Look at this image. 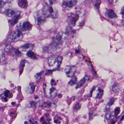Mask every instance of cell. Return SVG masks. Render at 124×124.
I'll return each mask as SVG.
<instances>
[{
	"label": "cell",
	"instance_id": "obj_1",
	"mask_svg": "<svg viewBox=\"0 0 124 124\" xmlns=\"http://www.w3.org/2000/svg\"><path fill=\"white\" fill-rule=\"evenodd\" d=\"M63 42L62 34L60 33L56 34L53 38L51 43L47 47V51L49 53L59 52L62 49Z\"/></svg>",
	"mask_w": 124,
	"mask_h": 124
},
{
	"label": "cell",
	"instance_id": "obj_2",
	"mask_svg": "<svg viewBox=\"0 0 124 124\" xmlns=\"http://www.w3.org/2000/svg\"><path fill=\"white\" fill-rule=\"evenodd\" d=\"M41 11L46 18L50 17L55 19L57 18L59 16L58 11L52 6H49L46 5L44 7Z\"/></svg>",
	"mask_w": 124,
	"mask_h": 124
},
{
	"label": "cell",
	"instance_id": "obj_3",
	"mask_svg": "<svg viewBox=\"0 0 124 124\" xmlns=\"http://www.w3.org/2000/svg\"><path fill=\"white\" fill-rule=\"evenodd\" d=\"M23 38V34L21 31L17 30L13 31L8 37L9 42H15L21 40Z\"/></svg>",
	"mask_w": 124,
	"mask_h": 124
},
{
	"label": "cell",
	"instance_id": "obj_4",
	"mask_svg": "<svg viewBox=\"0 0 124 124\" xmlns=\"http://www.w3.org/2000/svg\"><path fill=\"white\" fill-rule=\"evenodd\" d=\"M79 18V16L77 14L71 13L68 15L67 22L69 25L71 27H74L76 24Z\"/></svg>",
	"mask_w": 124,
	"mask_h": 124
},
{
	"label": "cell",
	"instance_id": "obj_5",
	"mask_svg": "<svg viewBox=\"0 0 124 124\" xmlns=\"http://www.w3.org/2000/svg\"><path fill=\"white\" fill-rule=\"evenodd\" d=\"M77 70V67L73 66H67L65 68V72L69 78L74 76Z\"/></svg>",
	"mask_w": 124,
	"mask_h": 124
},
{
	"label": "cell",
	"instance_id": "obj_6",
	"mask_svg": "<svg viewBox=\"0 0 124 124\" xmlns=\"http://www.w3.org/2000/svg\"><path fill=\"white\" fill-rule=\"evenodd\" d=\"M46 17L43 14L42 11L36 13L35 17L36 23L39 25H41L44 24L46 22Z\"/></svg>",
	"mask_w": 124,
	"mask_h": 124
},
{
	"label": "cell",
	"instance_id": "obj_7",
	"mask_svg": "<svg viewBox=\"0 0 124 124\" xmlns=\"http://www.w3.org/2000/svg\"><path fill=\"white\" fill-rule=\"evenodd\" d=\"M34 44H25L20 47L19 50L21 51L28 52L32 51L34 48Z\"/></svg>",
	"mask_w": 124,
	"mask_h": 124
},
{
	"label": "cell",
	"instance_id": "obj_8",
	"mask_svg": "<svg viewBox=\"0 0 124 124\" xmlns=\"http://www.w3.org/2000/svg\"><path fill=\"white\" fill-rule=\"evenodd\" d=\"M77 2L75 0H66L63 2L62 4L65 8H70L75 6Z\"/></svg>",
	"mask_w": 124,
	"mask_h": 124
},
{
	"label": "cell",
	"instance_id": "obj_9",
	"mask_svg": "<svg viewBox=\"0 0 124 124\" xmlns=\"http://www.w3.org/2000/svg\"><path fill=\"white\" fill-rule=\"evenodd\" d=\"M4 14L8 17H12L20 14V13L19 12L15 11L13 9H7L4 12Z\"/></svg>",
	"mask_w": 124,
	"mask_h": 124
},
{
	"label": "cell",
	"instance_id": "obj_10",
	"mask_svg": "<svg viewBox=\"0 0 124 124\" xmlns=\"http://www.w3.org/2000/svg\"><path fill=\"white\" fill-rule=\"evenodd\" d=\"M32 27V25L29 22H23L21 25V29L24 31H30Z\"/></svg>",
	"mask_w": 124,
	"mask_h": 124
},
{
	"label": "cell",
	"instance_id": "obj_11",
	"mask_svg": "<svg viewBox=\"0 0 124 124\" xmlns=\"http://www.w3.org/2000/svg\"><path fill=\"white\" fill-rule=\"evenodd\" d=\"M48 63L49 67H53L57 63V57L52 56L48 59Z\"/></svg>",
	"mask_w": 124,
	"mask_h": 124
},
{
	"label": "cell",
	"instance_id": "obj_12",
	"mask_svg": "<svg viewBox=\"0 0 124 124\" xmlns=\"http://www.w3.org/2000/svg\"><path fill=\"white\" fill-rule=\"evenodd\" d=\"M105 14L106 17L110 19H113V18H116L117 17L116 15V14L114 11L112 9L107 10Z\"/></svg>",
	"mask_w": 124,
	"mask_h": 124
},
{
	"label": "cell",
	"instance_id": "obj_13",
	"mask_svg": "<svg viewBox=\"0 0 124 124\" xmlns=\"http://www.w3.org/2000/svg\"><path fill=\"white\" fill-rule=\"evenodd\" d=\"M75 33V31L72 27L68 25L66 28L65 34L69 36H73Z\"/></svg>",
	"mask_w": 124,
	"mask_h": 124
},
{
	"label": "cell",
	"instance_id": "obj_14",
	"mask_svg": "<svg viewBox=\"0 0 124 124\" xmlns=\"http://www.w3.org/2000/svg\"><path fill=\"white\" fill-rule=\"evenodd\" d=\"M89 77L87 76H85L83 79L80 80V81L77 84L76 89H78L79 88H81L84 85L85 82L87 80H88Z\"/></svg>",
	"mask_w": 124,
	"mask_h": 124
},
{
	"label": "cell",
	"instance_id": "obj_15",
	"mask_svg": "<svg viewBox=\"0 0 124 124\" xmlns=\"http://www.w3.org/2000/svg\"><path fill=\"white\" fill-rule=\"evenodd\" d=\"M20 17V14L16 15L15 17H12L11 19L9 20V23L12 25H14L18 22L19 18Z\"/></svg>",
	"mask_w": 124,
	"mask_h": 124
},
{
	"label": "cell",
	"instance_id": "obj_16",
	"mask_svg": "<svg viewBox=\"0 0 124 124\" xmlns=\"http://www.w3.org/2000/svg\"><path fill=\"white\" fill-rule=\"evenodd\" d=\"M18 4L20 7L24 8L27 6V0H19Z\"/></svg>",
	"mask_w": 124,
	"mask_h": 124
},
{
	"label": "cell",
	"instance_id": "obj_17",
	"mask_svg": "<svg viewBox=\"0 0 124 124\" xmlns=\"http://www.w3.org/2000/svg\"><path fill=\"white\" fill-rule=\"evenodd\" d=\"M57 91L56 89L54 87H52L50 90V94L51 97L54 98L57 94Z\"/></svg>",
	"mask_w": 124,
	"mask_h": 124
},
{
	"label": "cell",
	"instance_id": "obj_18",
	"mask_svg": "<svg viewBox=\"0 0 124 124\" xmlns=\"http://www.w3.org/2000/svg\"><path fill=\"white\" fill-rule=\"evenodd\" d=\"M77 82V78L76 76H73L71 77V79L69 82L68 84L70 86L75 85Z\"/></svg>",
	"mask_w": 124,
	"mask_h": 124
},
{
	"label": "cell",
	"instance_id": "obj_19",
	"mask_svg": "<svg viewBox=\"0 0 124 124\" xmlns=\"http://www.w3.org/2000/svg\"><path fill=\"white\" fill-rule=\"evenodd\" d=\"M46 5L49 6H52L55 3L56 0H44Z\"/></svg>",
	"mask_w": 124,
	"mask_h": 124
},
{
	"label": "cell",
	"instance_id": "obj_20",
	"mask_svg": "<svg viewBox=\"0 0 124 124\" xmlns=\"http://www.w3.org/2000/svg\"><path fill=\"white\" fill-rule=\"evenodd\" d=\"M27 55L28 57L31 58V59H36L35 55L31 51L27 52Z\"/></svg>",
	"mask_w": 124,
	"mask_h": 124
},
{
	"label": "cell",
	"instance_id": "obj_21",
	"mask_svg": "<svg viewBox=\"0 0 124 124\" xmlns=\"http://www.w3.org/2000/svg\"><path fill=\"white\" fill-rule=\"evenodd\" d=\"M115 100H116V99H114V98H113V99H111L110 100V102L108 103V105H107L106 108V110H107L108 111L109 110L108 109H110L111 106L114 103Z\"/></svg>",
	"mask_w": 124,
	"mask_h": 124
},
{
	"label": "cell",
	"instance_id": "obj_22",
	"mask_svg": "<svg viewBox=\"0 0 124 124\" xmlns=\"http://www.w3.org/2000/svg\"><path fill=\"white\" fill-rule=\"evenodd\" d=\"M98 92L97 94V96H96V98L97 99H100L102 97L103 94V91L101 89L99 88L98 90Z\"/></svg>",
	"mask_w": 124,
	"mask_h": 124
},
{
	"label": "cell",
	"instance_id": "obj_23",
	"mask_svg": "<svg viewBox=\"0 0 124 124\" xmlns=\"http://www.w3.org/2000/svg\"><path fill=\"white\" fill-rule=\"evenodd\" d=\"M63 57L61 56H58L57 57V64L58 67H60L62 65Z\"/></svg>",
	"mask_w": 124,
	"mask_h": 124
},
{
	"label": "cell",
	"instance_id": "obj_24",
	"mask_svg": "<svg viewBox=\"0 0 124 124\" xmlns=\"http://www.w3.org/2000/svg\"><path fill=\"white\" fill-rule=\"evenodd\" d=\"M81 107V105L79 103H77L74 105V110L75 111H77L79 110Z\"/></svg>",
	"mask_w": 124,
	"mask_h": 124
},
{
	"label": "cell",
	"instance_id": "obj_25",
	"mask_svg": "<svg viewBox=\"0 0 124 124\" xmlns=\"http://www.w3.org/2000/svg\"><path fill=\"white\" fill-rule=\"evenodd\" d=\"M8 0H0V9L1 8L7 3Z\"/></svg>",
	"mask_w": 124,
	"mask_h": 124
},
{
	"label": "cell",
	"instance_id": "obj_26",
	"mask_svg": "<svg viewBox=\"0 0 124 124\" xmlns=\"http://www.w3.org/2000/svg\"><path fill=\"white\" fill-rule=\"evenodd\" d=\"M120 112V108L119 107H117L114 110V114L115 116H117Z\"/></svg>",
	"mask_w": 124,
	"mask_h": 124
},
{
	"label": "cell",
	"instance_id": "obj_27",
	"mask_svg": "<svg viewBox=\"0 0 124 124\" xmlns=\"http://www.w3.org/2000/svg\"><path fill=\"white\" fill-rule=\"evenodd\" d=\"M105 117L107 120H109L112 117V114L110 112L107 113Z\"/></svg>",
	"mask_w": 124,
	"mask_h": 124
},
{
	"label": "cell",
	"instance_id": "obj_28",
	"mask_svg": "<svg viewBox=\"0 0 124 124\" xmlns=\"http://www.w3.org/2000/svg\"><path fill=\"white\" fill-rule=\"evenodd\" d=\"M43 73V71H42V72L36 74L35 75V78L36 79H39V78H40L41 76Z\"/></svg>",
	"mask_w": 124,
	"mask_h": 124
},
{
	"label": "cell",
	"instance_id": "obj_29",
	"mask_svg": "<svg viewBox=\"0 0 124 124\" xmlns=\"http://www.w3.org/2000/svg\"><path fill=\"white\" fill-rule=\"evenodd\" d=\"M101 3V1L100 0H97V1H96L95 3V7H97V8H98V7H99L100 6V4Z\"/></svg>",
	"mask_w": 124,
	"mask_h": 124
},
{
	"label": "cell",
	"instance_id": "obj_30",
	"mask_svg": "<svg viewBox=\"0 0 124 124\" xmlns=\"http://www.w3.org/2000/svg\"><path fill=\"white\" fill-rule=\"evenodd\" d=\"M9 91L7 90V91H6L5 93H4V95H5V97H8L9 96Z\"/></svg>",
	"mask_w": 124,
	"mask_h": 124
},
{
	"label": "cell",
	"instance_id": "obj_31",
	"mask_svg": "<svg viewBox=\"0 0 124 124\" xmlns=\"http://www.w3.org/2000/svg\"><path fill=\"white\" fill-rule=\"evenodd\" d=\"M121 14L124 15V6L122 8L121 10Z\"/></svg>",
	"mask_w": 124,
	"mask_h": 124
},
{
	"label": "cell",
	"instance_id": "obj_32",
	"mask_svg": "<svg viewBox=\"0 0 124 124\" xmlns=\"http://www.w3.org/2000/svg\"><path fill=\"white\" fill-rule=\"evenodd\" d=\"M75 0L77 1H78V0Z\"/></svg>",
	"mask_w": 124,
	"mask_h": 124
},
{
	"label": "cell",
	"instance_id": "obj_33",
	"mask_svg": "<svg viewBox=\"0 0 124 124\" xmlns=\"http://www.w3.org/2000/svg\"></svg>",
	"mask_w": 124,
	"mask_h": 124
}]
</instances>
